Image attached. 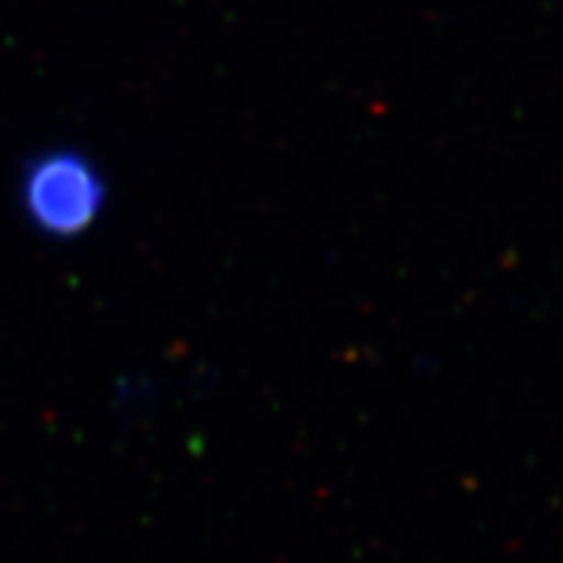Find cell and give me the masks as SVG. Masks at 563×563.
<instances>
[{
    "mask_svg": "<svg viewBox=\"0 0 563 563\" xmlns=\"http://www.w3.org/2000/svg\"><path fill=\"white\" fill-rule=\"evenodd\" d=\"M19 199L34 230L55 241H70L100 220L108 186L100 167L81 152L51 150L24 167Z\"/></svg>",
    "mask_w": 563,
    "mask_h": 563,
    "instance_id": "1",
    "label": "cell"
}]
</instances>
